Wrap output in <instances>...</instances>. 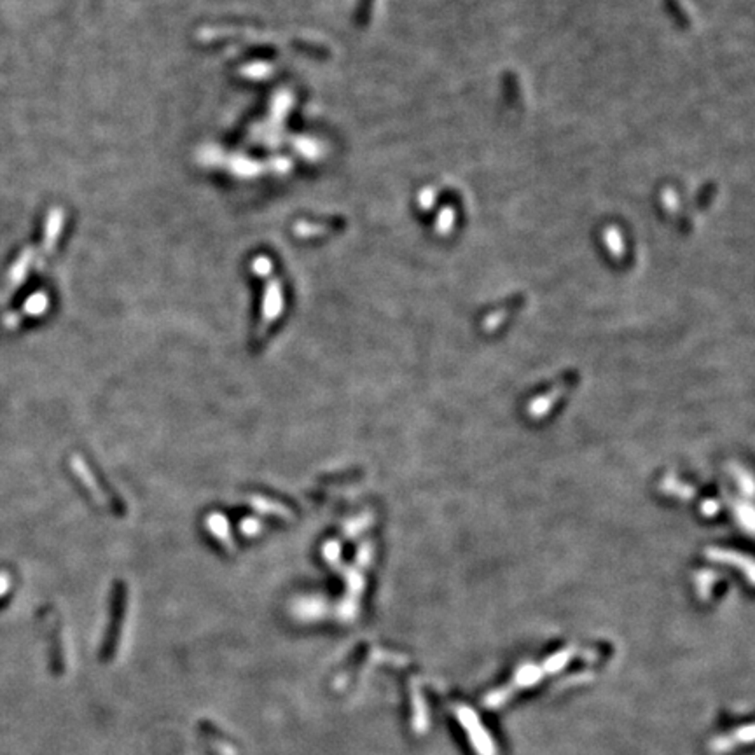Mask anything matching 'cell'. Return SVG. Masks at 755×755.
Returning a JSON list of instances; mask_svg holds the SVG:
<instances>
[{"instance_id":"obj_1","label":"cell","mask_w":755,"mask_h":755,"mask_svg":"<svg viewBox=\"0 0 755 755\" xmlns=\"http://www.w3.org/2000/svg\"><path fill=\"white\" fill-rule=\"evenodd\" d=\"M6 587H7V577L0 575V594H2L4 591H6Z\"/></svg>"}]
</instances>
